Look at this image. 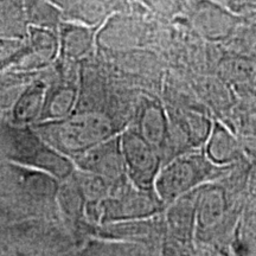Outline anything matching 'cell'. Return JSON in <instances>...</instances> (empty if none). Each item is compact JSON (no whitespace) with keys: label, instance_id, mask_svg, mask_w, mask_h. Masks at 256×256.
Segmentation results:
<instances>
[{"label":"cell","instance_id":"obj_1","mask_svg":"<svg viewBox=\"0 0 256 256\" xmlns=\"http://www.w3.org/2000/svg\"><path fill=\"white\" fill-rule=\"evenodd\" d=\"M60 180L0 158V224L55 212Z\"/></svg>","mask_w":256,"mask_h":256},{"label":"cell","instance_id":"obj_2","mask_svg":"<svg viewBox=\"0 0 256 256\" xmlns=\"http://www.w3.org/2000/svg\"><path fill=\"white\" fill-rule=\"evenodd\" d=\"M0 158L46 172L60 182L76 171L72 160L50 146L34 127L16 124L2 116H0Z\"/></svg>","mask_w":256,"mask_h":256},{"label":"cell","instance_id":"obj_3","mask_svg":"<svg viewBox=\"0 0 256 256\" xmlns=\"http://www.w3.org/2000/svg\"><path fill=\"white\" fill-rule=\"evenodd\" d=\"M32 127L50 146L72 160L118 136L110 118L95 112L72 114L58 120L40 121Z\"/></svg>","mask_w":256,"mask_h":256},{"label":"cell","instance_id":"obj_4","mask_svg":"<svg viewBox=\"0 0 256 256\" xmlns=\"http://www.w3.org/2000/svg\"><path fill=\"white\" fill-rule=\"evenodd\" d=\"M229 168L215 165L204 152L179 153L162 165L156 177L154 190L168 206L190 192H194L202 185L215 182L226 174Z\"/></svg>","mask_w":256,"mask_h":256},{"label":"cell","instance_id":"obj_5","mask_svg":"<svg viewBox=\"0 0 256 256\" xmlns=\"http://www.w3.org/2000/svg\"><path fill=\"white\" fill-rule=\"evenodd\" d=\"M120 147L130 183L142 190L156 191V177L164 165L162 153L146 142L136 128H128L120 134Z\"/></svg>","mask_w":256,"mask_h":256},{"label":"cell","instance_id":"obj_6","mask_svg":"<svg viewBox=\"0 0 256 256\" xmlns=\"http://www.w3.org/2000/svg\"><path fill=\"white\" fill-rule=\"evenodd\" d=\"M165 206L156 191L142 190L130 179L114 184L110 194L100 202L102 220L110 222L147 218Z\"/></svg>","mask_w":256,"mask_h":256},{"label":"cell","instance_id":"obj_7","mask_svg":"<svg viewBox=\"0 0 256 256\" xmlns=\"http://www.w3.org/2000/svg\"><path fill=\"white\" fill-rule=\"evenodd\" d=\"M236 211L235 204L222 185L211 182L196 190L194 223L200 232L210 234L229 223L236 224L241 212Z\"/></svg>","mask_w":256,"mask_h":256},{"label":"cell","instance_id":"obj_8","mask_svg":"<svg viewBox=\"0 0 256 256\" xmlns=\"http://www.w3.org/2000/svg\"><path fill=\"white\" fill-rule=\"evenodd\" d=\"M72 162L80 171L98 176L112 184L121 183L128 179L121 153L120 136H115L92 147L74 158Z\"/></svg>","mask_w":256,"mask_h":256},{"label":"cell","instance_id":"obj_9","mask_svg":"<svg viewBox=\"0 0 256 256\" xmlns=\"http://www.w3.org/2000/svg\"><path fill=\"white\" fill-rule=\"evenodd\" d=\"M136 132L162 153V158L172 145V124L162 104L145 98L139 110Z\"/></svg>","mask_w":256,"mask_h":256},{"label":"cell","instance_id":"obj_10","mask_svg":"<svg viewBox=\"0 0 256 256\" xmlns=\"http://www.w3.org/2000/svg\"><path fill=\"white\" fill-rule=\"evenodd\" d=\"M48 98L46 83L34 81L16 98L8 115H0L16 124L32 126L42 119Z\"/></svg>","mask_w":256,"mask_h":256},{"label":"cell","instance_id":"obj_11","mask_svg":"<svg viewBox=\"0 0 256 256\" xmlns=\"http://www.w3.org/2000/svg\"><path fill=\"white\" fill-rule=\"evenodd\" d=\"M204 153L217 166H232L241 158V146L234 134L223 124L215 121L208 140L204 144Z\"/></svg>","mask_w":256,"mask_h":256},{"label":"cell","instance_id":"obj_12","mask_svg":"<svg viewBox=\"0 0 256 256\" xmlns=\"http://www.w3.org/2000/svg\"><path fill=\"white\" fill-rule=\"evenodd\" d=\"M234 250L238 256H256V208L240 212L234 226Z\"/></svg>","mask_w":256,"mask_h":256},{"label":"cell","instance_id":"obj_13","mask_svg":"<svg viewBox=\"0 0 256 256\" xmlns=\"http://www.w3.org/2000/svg\"><path fill=\"white\" fill-rule=\"evenodd\" d=\"M75 101L76 92L72 88H62L54 95H50L48 92L46 108H44L43 115L40 121L58 120L69 116L72 114Z\"/></svg>","mask_w":256,"mask_h":256},{"label":"cell","instance_id":"obj_14","mask_svg":"<svg viewBox=\"0 0 256 256\" xmlns=\"http://www.w3.org/2000/svg\"><path fill=\"white\" fill-rule=\"evenodd\" d=\"M218 2L248 24H256V0H218Z\"/></svg>","mask_w":256,"mask_h":256},{"label":"cell","instance_id":"obj_15","mask_svg":"<svg viewBox=\"0 0 256 256\" xmlns=\"http://www.w3.org/2000/svg\"><path fill=\"white\" fill-rule=\"evenodd\" d=\"M250 186H252V188H250L252 194V198H254V203H255V208H256V171L254 172V174H252Z\"/></svg>","mask_w":256,"mask_h":256},{"label":"cell","instance_id":"obj_16","mask_svg":"<svg viewBox=\"0 0 256 256\" xmlns=\"http://www.w3.org/2000/svg\"><path fill=\"white\" fill-rule=\"evenodd\" d=\"M214 2H218V0H214Z\"/></svg>","mask_w":256,"mask_h":256}]
</instances>
